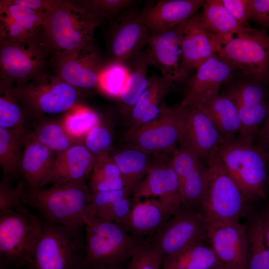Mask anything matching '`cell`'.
Masks as SVG:
<instances>
[{
  "label": "cell",
  "instance_id": "cell-1",
  "mask_svg": "<svg viewBox=\"0 0 269 269\" xmlns=\"http://www.w3.org/2000/svg\"><path fill=\"white\" fill-rule=\"evenodd\" d=\"M17 190L23 204L38 209L46 220L72 228L85 226L92 213L91 192L85 182Z\"/></svg>",
  "mask_w": 269,
  "mask_h": 269
},
{
  "label": "cell",
  "instance_id": "cell-2",
  "mask_svg": "<svg viewBox=\"0 0 269 269\" xmlns=\"http://www.w3.org/2000/svg\"><path fill=\"white\" fill-rule=\"evenodd\" d=\"M100 22L77 0H57L47 12L42 29L53 53H62L93 42Z\"/></svg>",
  "mask_w": 269,
  "mask_h": 269
},
{
  "label": "cell",
  "instance_id": "cell-3",
  "mask_svg": "<svg viewBox=\"0 0 269 269\" xmlns=\"http://www.w3.org/2000/svg\"><path fill=\"white\" fill-rule=\"evenodd\" d=\"M85 226L84 269L122 265L145 242L122 225L92 213Z\"/></svg>",
  "mask_w": 269,
  "mask_h": 269
},
{
  "label": "cell",
  "instance_id": "cell-4",
  "mask_svg": "<svg viewBox=\"0 0 269 269\" xmlns=\"http://www.w3.org/2000/svg\"><path fill=\"white\" fill-rule=\"evenodd\" d=\"M208 173L199 210L208 225L238 221L248 201L229 173L218 153L207 161Z\"/></svg>",
  "mask_w": 269,
  "mask_h": 269
},
{
  "label": "cell",
  "instance_id": "cell-5",
  "mask_svg": "<svg viewBox=\"0 0 269 269\" xmlns=\"http://www.w3.org/2000/svg\"><path fill=\"white\" fill-rule=\"evenodd\" d=\"M218 153L248 201L266 198L269 165L253 143L238 135L223 143Z\"/></svg>",
  "mask_w": 269,
  "mask_h": 269
},
{
  "label": "cell",
  "instance_id": "cell-6",
  "mask_svg": "<svg viewBox=\"0 0 269 269\" xmlns=\"http://www.w3.org/2000/svg\"><path fill=\"white\" fill-rule=\"evenodd\" d=\"M53 51L42 26L22 40L0 41V82L21 86L46 72Z\"/></svg>",
  "mask_w": 269,
  "mask_h": 269
},
{
  "label": "cell",
  "instance_id": "cell-7",
  "mask_svg": "<svg viewBox=\"0 0 269 269\" xmlns=\"http://www.w3.org/2000/svg\"><path fill=\"white\" fill-rule=\"evenodd\" d=\"M85 236L81 228L46 220L29 269H84Z\"/></svg>",
  "mask_w": 269,
  "mask_h": 269
},
{
  "label": "cell",
  "instance_id": "cell-8",
  "mask_svg": "<svg viewBox=\"0 0 269 269\" xmlns=\"http://www.w3.org/2000/svg\"><path fill=\"white\" fill-rule=\"evenodd\" d=\"M43 223L25 206L0 213V260L16 268L28 265Z\"/></svg>",
  "mask_w": 269,
  "mask_h": 269
},
{
  "label": "cell",
  "instance_id": "cell-9",
  "mask_svg": "<svg viewBox=\"0 0 269 269\" xmlns=\"http://www.w3.org/2000/svg\"><path fill=\"white\" fill-rule=\"evenodd\" d=\"M13 89L27 115L36 117L71 110L76 107L79 96L77 88L47 71Z\"/></svg>",
  "mask_w": 269,
  "mask_h": 269
},
{
  "label": "cell",
  "instance_id": "cell-10",
  "mask_svg": "<svg viewBox=\"0 0 269 269\" xmlns=\"http://www.w3.org/2000/svg\"><path fill=\"white\" fill-rule=\"evenodd\" d=\"M222 93L235 104L242 128L239 136L253 143L255 136L269 116V82L240 71L223 85Z\"/></svg>",
  "mask_w": 269,
  "mask_h": 269
},
{
  "label": "cell",
  "instance_id": "cell-11",
  "mask_svg": "<svg viewBox=\"0 0 269 269\" xmlns=\"http://www.w3.org/2000/svg\"><path fill=\"white\" fill-rule=\"evenodd\" d=\"M216 53L242 74L269 82V33L249 27L220 45Z\"/></svg>",
  "mask_w": 269,
  "mask_h": 269
},
{
  "label": "cell",
  "instance_id": "cell-12",
  "mask_svg": "<svg viewBox=\"0 0 269 269\" xmlns=\"http://www.w3.org/2000/svg\"><path fill=\"white\" fill-rule=\"evenodd\" d=\"M185 129L183 109L166 107L156 120L141 126L126 135L128 143L152 155L172 154L182 140Z\"/></svg>",
  "mask_w": 269,
  "mask_h": 269
},
{
  "label": "cell",
  "instance_id": "cell-13",
  "mask_svg": "<svg viewBox=\"0 0 269 269\" xmlns=\"http://www.w3.org/2000/svg\"><path fill=\"white\" fill-rule=\"evenodd\" d=\"M55 74L77 89L100 88L106 65L93 42L70 51L53 53L50 64Z\"/></svg>",
  "mask_w": 269,
  "mask_h": 269
},
{
  "label": "cell",
  "instance_id": "cell-14",
  "mask_svg": "<svg viewBox=\"0 0 269 269\" xmlns=\"http://www.w3.org/2000/svg\"><path fill=\"white\" fill-rule=\"evenodd\" d=\"M207 228L206 219L199 209L183 207L147 241L165 257L207 240Z\"/></svg>",
  "mask_w": 269,
  "mask_h": 269
},
{
  "label": "cell",
  "instance_id": "cell-15",
  "mask_svg": "<svg viewBox=\"0 0 269 269\" xmlns=\"http://www.w3.org/2000/svg\"><path fill=\"white\" fill-rule=\"evenodd\" d=\"M179 25L150 35L146 49L150 65L173 84L188 82L192 72L183 59Z\"/></svg>",
  "mask_w": 269,
  "mask_h": 269
},
{
  "label": "cell",
  "instance_id": "cell-16",
  "mask_svg": "<svg viewBox=\"0 0 269 269\" xmlns=\"http://www.w3.org/2000/svg\"><path fill=\"white\" fill-rule=\"evenodd\" d=\"M166 154H154L152 165L145 177L133 192V201L154 198L158 199L175 213L183 205L178 177Z\"/></svg>",
  "mask_w": 269,
  "mask_h": 269
},
{
  "label": "cell",
  "instance_id": "cell-17",
  "mask_svg": "<svg viewBox=\"0 0 269 269\" xmlns=\"http://www.w3.org/2000/svg\"><path fill=\"white\" fill-rule=\"evenodd\" d=\"M154 3L148 2L139 11L127 14L114 27L109 42V63L127 64L128 62L147 45L150 34L146 17Z\"/></svg>",
  "mask_w": 269,
  "mask_h": 269
},
{
  "label": "cell",
  "instance_id": "cell-18",
  "mask_svg": "<svg viewBox=\"0 0 269 269\" xmlns=\"http://www.w3.org/2000/svg\"><path fill=\"white\" fill-rule=\"evenodd\" d=\"M182 107L185 129L180 144L189 148L206 163L226 141L212 121L200 108L193 104Z\"/></svg>",
  "mask_w": 269,
  "mask_h": 269
},
{
  "label": "cell",
  "instance_id": "cell-19",
  "mask_svg": "<svg viewBox=\"0 0 269 269\" xmlns=\"http://www.w3.org/2000/svg\"><path fill=\"white\" fill-rule=\"evenodd\" d=\"M207 239L214 253L230 269H248L247 226L239 221L208 225Z\"/></svg>",
  "mask_w": 269,
  "mask_h": 269
},
{
  "label": "cell",
  "instance_id": "cell-20",
  "mask_svg": "<svg viewBox=\"0 0 269 269\" xmlns=\"http://www.w3.org/2000/svg\"><path fill=\"white\" fill-rule=\"evenodd\" d=\"M239 70L217 53L206 60L190 77L182 107L193 104L204 98L220 94L221 87Z\"/></svg>",
  "mask_w": 269,
  "mask_h": 269
},
{
  "label": "cell",
  "instance_id": "cell-21",
  "mask_svg": "<svg viewBox=\"0 0 269 269\" xmlns=\"http://www.w3.org/2000/svg\"><path fill=\"white\" fill-rule=\"evenodd\" d=\"M96 158L81 143L56 153L40 187L85 182Z\"/></svg>",
  "mask_w": 269,
  "mask_h": 269
},
{
  "label": "cell",
  "instance_id": "cell-22",
  "mask_svg": "<svg viewBox=\"0 0 269 269\" xmlns=\"http://www.w3.org/2000/svg\"><path fill=\"white\" fill-rule=\"evenodd\" d=\"M46 14L13 0H1L0 41H22L32 36L42 26Z\"/></svg>",
  "mask_w": 269,
  "mask_h": 269
},
{
  "label": "cell",
  "instance_id": "cell-23",
  "mask_svg": "<svg viewBox=\"0 0 269 269\" xmlns=\"http://www.w3.org/2000/svg\"><path fill=\"white\" fill-rule=\"evenodd\" d=\"M175 214L156 199L147 198L133 201L127 229L135 238L146 241Z\"/></svg>",
  "mask_w": 269,
  "mask_h": 269
},
{
  "label": "cell",
  "instance_id": "cell-24",
  "mask_svg": "<svg viewBox=\"0 0 269 269\" xmlns=\"http://www.w3.org/2000/svg\"><path fill=\"white\" fill-rule=\"evenodd\" d=\"M195 13L180 24V44L184 61L192 72L216 53L211 35Z\"/></svg>",
  "mask_w": 269,
  "mask_h": 269
},
{
  "label": "cell",
  "instance_id": "cell-25",
  "mask_svg": "<svg viewBox=\"0 0 269 269\" xmlns=\"http://www.w3.org/2000/svg\"><path fill=\"white\" fill-rule=\"evenodd\" d=\"M173 84L161 75L153 73L148 86L132 109L128 133L157 119L167 107L164 99Z\"/></svg>",
  "mask_w": 269,
  "mask_h": 269
},
{
  "label": "cell",
  "instance_id": "cell-26",
  "mask_svg": "<svg viewBox=\"0 0 269 269\" xmlns=\"http://www.w3.org/2000/svg\"><path fill=\"white\" fill-rule=\"evenodd\" d=\"M204 0H163L154 3L146 17L150 35L183 22L196 13Z\"/></svg>",
  "mask_w": 269,
  "mask_h": 269
},
{
  "label": "cell",
  "instance_id": "cell-27",
  "mask_svg": "<svg viewBox=\"0 0 269 269\" xmlns=\"http://www.w3.org/2000/svg\"><path fill=\"white\" fill-rule=\"evenodd\" d=\"M200 21L202 27L211 35L215 48L250 27H244L229 13L221 0H205Z\"/></svg>",
  "mask_w": 269,
  "mask_h": 269
},
{
  "label": "cell",
  "instance_id": "cell-28",
  "mask_svg": "<svg viewBox=\"0 0 269 269\" xmlns=\"http://www.w3.org/2000/svg\"><path fill=\"white\" fill-rule=\"evenodd\" d=\"M193 104L207 115L226 141L240 134L242 125L238 110L232 100L225 94L220 93Z\"/></svg>",
  "mask_w": 269,
  "mask_h": 269
},
{
  "label": "cell",
  "instance_id": "cell-29",
  "mask_svg": "<svg viewBox=\"0 0 269 269\" xmlns=\"http://www.w3.org/2000/svg\"><path fill=\"white\" fill-rule=\"evenodd\" d=\"M54 151L38 141L30 132L25 140L20 166V176L28 189L40 188L53 161Z\"/></svg>",
  "mask_w": 269,
  "mask_h": 269
},
{
  "label": "cell",
  "instance_id": "cell-30",
  "mask_svg": "<svg viewBox=\"0 0 269 269\" xmlns=\"http://www.w3.org/2000/svg\"><path fill=\"white\" fill-rule=\"evenodd\" d=\"M152 155L128 143L112 151L111 156L120 169L125 187L132 193L148 173Z\"/></svg>",
  "mask_w": 269,
  "mask_h": 269
},
{
  "label": "cell",
  "instance_id": "cell-31",
  "mask_svg": "<svg viewBox=\"0 0 269 269\" xmlns=\"http://www.w3.org/2000/svg\"><path fill=\"white\" fill-rule=\"evenodd\" d=\"M184 208L198 209L203 197L208 168L197 157L190 159L175 170Z\"/></svg>",
  "mask_w": 269,
  "mask_h": 269
},
{
  "label": "cell",
  "instance_id": "cell-32",
  "mask_svg": "<svg viewBox=\"0 0 269 269\" xmlns=\"http://www.w3.org/2000/svg\"><path fill=\"white\" fill-rule=\"evenodd\" d=\"M132 194L126 188L114 191L92 192V213L114 221L127 229L133 205V199L130 197Z\"/></svg>",
  "mask_w": 269,
  "mask_h": 269
},
{
  "label": "cell",
  "instance_id": "cell-33",
  "mask_svg": "<svg viewBox=\"0 0 269 269\" xmlns=\"http://www.w3.org/2000/svg\"><path fill=\"white\" fill-rule=\"evenodd\" d=\"M130 61L129 77L119 97L122 112L126 114H130L147 88L149 78L147 72L150 65L146 50L135 55Z\"/></svg>",
  "mask_w": 269,
  "mask_h": 269
},
{
  "label": "cell",
  "instance_id": "cell-34",
  "mask_svg": "<svg viewBox=\"0 0 269 269\" xmlns=\"http://www.w3.org/2000/svg\"><path fill=\"white\" fill-rule=\"evenodd\" d=\"M29 132L25 128H0V166L4 177L20 175V166L25 140Z\"/></svg>",
  "mask_w": 269,
  "mask_h": 269
},
{
  "label": "cell",
  "instance_id": "cell-35",
  "mask_svg": "<svg viewBox=\"0 0 269 269\" xmlns=\"http://www.w3.org/2000/svg\"><path fill=\"white\" fill-rule=\"evenodd\" d=\"M205 241L193 244L175 254L163 257L162 269H209L223 264Z\"/></svg>",
  "mask_w": 269,
  "mask_h": 269
},
{
  "label": "cell",
  "instance_id": "cell-36",
  "mask_svg": "<svg viewBox=\"0 0 269 269\" xmlns=\"http://www.w3.org/2000/svg\"><path fill=\"white\" fill-rule=\"evenodd\" d=\"M31 133L41 143L56 153L80 143L69 134L62 122H43L37 125Z\"/></svg>",
  "mask_w": 269,
  "mask_h": 269
},
{
  "label": "cell",
  "instance_id": "cell-37",
  "mask_svg": "<svg viewBox=\"0 0 269 269\" xmlns=\"http://www.w3.org/2000/svg\"><path fill=\"white\" fill-rule=\"evenodd\" d=\"M248 269H269V250L262 218L253 219L247 227Z\"/></svg>",
  "mask_w": 269,
  "mask_h": 269
},
{
  "label": "cell",
  "instance_id": "cell-38",
  "mask_svg": "<svg viewBox=\"0 0 269 269\" xmlns=\"http://www.w3.org/2000/svg\"><path fill=\"white\" fill-rule=\"evenodd\" d=\"M12 84L0 82V128H23L26 113L17 99Z\"/></svg>",
  "mask_w": 269,
  "mask_h": 269
},
{
  "label": "cell",
  "instance_id": "cell-39",
  "mask_svg": "<svg viewBox=\"0 0 269 269\" xmlns=\"http://www.w3.org/2000/svg\"><path fill=\"white\" fill-rule=\"evenodd\" d=\"M63 125L69 134L80 141L99 124L100 118L93 110L84 107H75L65 116Z\"/></svg>",
  "mask_w": 269,
  "mask_h": 269
},
{
  "label": "cell",
  "instance_id": "cell-40",
  "mask_svg": "<svg viewBox=\"0 0 269 269\" xmlns=\"http://www.w3.org/2000/svg\"><path fill=\"white\" fill-rule=\"evenodd\" d=\"M129 75V69L127 64L108 62L102 72L99 88L107 95L119 98Z\"/></svg>",
  "mask_w": 269,
  "mask_h": 269
},
{
  "label": "cell",
  "instance_id": "cell-41",
  "mask_svg": "<svg viewBox=\"0 0 269 269\" xmlns=\"http://www.w3.org/2000/svg\"><path fill=\"white\" fill-rule=\"evenodd\" d=\"M83 140V144L96 158L109 155L112 151V134L100 123L90 130Z\"/></svg>",
  "mask_w": 269,
  "mask_h": 269
},
{
  "label": "cell",
  "instance_id": "cell-42",
  "mask_svg": "<svg viewBox=\"0 0 269 269\" xmlns=\"http://www.w3.org/2000/svg\"><path fill=\"white\" fill-rule=\"evenodd\" d=\"M95 16L101 20L110 18L132 5L135 1L132 0H77Z\"/></svg>",
  "mask_w": 269,
  "mask_h": 269
},
{
  "label": "cell",
  "instance_id": "cell-43",
  "mask_svg": "<svg viewBox=\"0 0 269 269\" xmlns=\"http://www.w3.org/2000/svg\"><path fill=\"white\" fill-rule=\"evenodd\" d=\"M163 259L160 251L146 241L132 257L130 269H159Z\"/></svg>",
  "mask_w": 269,
  "mask_h": 269
},
{
  "label": "cell",
  "instance_id": "cell-44",
  "mask_svg": "<svg viewBox=\"0 0 269 269\" xmlns=\"http://www.w3.org/2000/svg\"><path fill=\"white\" fill-rule=\"evenodd\" d=\"M10 179L4 177L0 182V213L25 206L21 199L17 188L12 186Z\"/></svg>",
  "mask_w": 269,
  "mask_h": 269
},
{
  "label": "cell",
  "instance_id": "cell-45",
  "mask_svg": "<svg viewBox=\"0 0 269 269\" xmlns=\"http://www.w3.org/2000/svg\"><path fill=\"white\" fill-rule=\"evenodd\" d=\"M122 177L120 169L110 155L96 158L90 179Z\"/></svg>",
  "mask_w": 269,
  "mask_h": 269
},
{
  "label": "cell",
  "instance_id": "cell-46",
  "mask_svg": "<svg viewBox=\"0 0 269 269\" xmlns=\"http://www.w3.org/2000/svg\"><path fill=\"white\" fill-rule=\"evenodd\" d=\"M229 13L244 27H249L250 0H221Z\"/></svg>",
  "mask_w": 269,
  "mask_h": 269
},
{
  "label": "cell",
  "instance_id": "cell-47",
  "mask_svg": "<svg viewBox=\"0 0 269 269\" xmlns=\"http://www.w3.org/2000/svg\"><path fill=\"white\" fill-rule=\"evenodd\" d=\"M262 29H269V0H250L249 19Z\"/></svg>",
  "mask_w": 269,
  "mask_h": 269
},
{
  "label": "cell",
  "instance_id": "cell-48",
  "mask_svg": "<svg viewBox=\"0 0 269 269\" xmlns=\"http://www.w3.org/2000/svg\"><path fill=\"white\" fill-rule=\"evenodd\" d=\"M91 192H104L122 189L125 185L122 177L90 179L89 187Z\"/></svg>",
  "mask_w": 269,
  "mask_h": 269
},
{
  "label": "cell",
  "instance_id": "cell-49",
  "mask_svg": "<svg viewBox=\"0 0 269 269\" xmlns=\"http://www.w3.org/2000/svg\"><path fill=\"white\" fill-rule=\"evenodd\" d=\"M253 143L269 165V116L256 133Z\"/></svg>",
  "mask_w": 269,
  "mask_h": 269
},
{
  "label": "cell",
  "instance_id": "cell-50",
  "mask_svg": "<svg viewBox=\"0 0 269 269\" xmlns=\"http://www.w3.org/2000/svg\"><path fill=\"white\" fill-rule=\"evenodd\" d=\"M17 4L27 7L37 12L47 14L57 0H13Z\"/></svg>",
  "mask_w": 269,
  "mask_h": 269
},
{
  "label": "cell",
  "instance_id": "cell-51",
  "mask_svg": "<svg viewBox=\"0 0 269 269\" xmlns=\"http://www.w3.org/2000/svg\"><path fill=\"white\" fill-rule=\"evenodd\" d=\"M262 220L266 243L269 250V212L264 215Z\"/></svg>",
  "mask_w": 269,
  "mask_h": 269
},
{
  "label": "cell",
  "instance_id": "cell-52",
  "mask_svg": "<svg viewBox=\"0 0 269 269\" xmlns=\"http://www.w3.org/2000/svg\"><path fill=\"white\" fill-rule=\"evenodd\" d=\"M91 269H124L122 265L117 266H105L96 267Z\"/></svg>",
  "mask_w": 269,
  "mask_h": 269
},
{
  "label": "cell",
  "instance_id": "cell-53",
  "mask_svg": "<svg viewBox=\"0 0 269 269\" xmlns=\"http://www.w3.org/2000/svg\"><path fill=\"white\" fill-rule=\"evenodd\" d=\"M10 266L3 260H0V269H9Z\"/></svg>",
  "mask_w": 269,
  "mask_h": 269
},
{
  "label": "cell",
  "instance_id": "cell-54",
  "mask_svg": "<svg viewBox=\"0 0 269 269\" xmlns=\"http://www.w3.org/2000/svg\"><path fill=\"white\" fill-rule=\"evenodd\" d=\"M209 269H230L223 264H221L216 266H215L213 268H211Z\"/></svg>",
  "mask_w": 269,
  "mask_h": 269
}]
</instances>
